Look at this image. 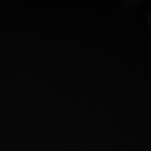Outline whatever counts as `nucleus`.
Instances as JSON below:
<instances>
[]
</instances>
